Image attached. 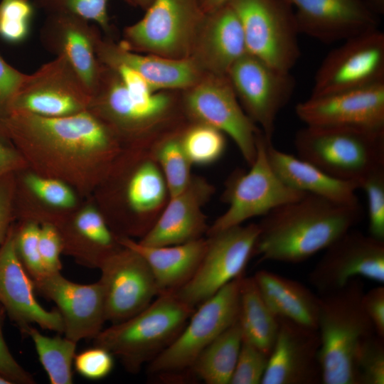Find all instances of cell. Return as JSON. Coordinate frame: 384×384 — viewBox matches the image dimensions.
Returning a JSON list of instances; mask_svg holds the SVG:
<instances>
[{"instance_id": "32", "label": "cell", "mask_w": 384, "mask_h": 384, "mask_svg": "<svg viewBox=\"0 0 384 384\" xmlns=\"http://www.w3.org/2000/svg\"><path fill=\"white\" fill-rule=\"evenodd\" d=\"M253 278L265 301L278 317L317 329L318 294L297 280L267 270L257 271Z\"/></svg>"}, {"instance_id": "9", "label": "cell", "mask_w": 384, "mask_h": 384, "mask_svg": "<svg viewBox=\"0 0 384 384\" xmlns=\"http://www.w3.org/2000/svg\"><path fill=\"white\" fill-rule=\"evenodd\" d=\"M267 142L260 132L257 138L256 156L250 170H238L228 178L223 194L228 209L208 227V236L242 225L254 217H262L306 193L289 186L276 174L267 157Z\"/></svg>"}, {"instance_id": "36", "label": "cell", "mask_w": 384, "mask_h": 384, "mask_svg": "<svg viewBox=\"0 0 384 384\" xmlns=\"http://www.w3.org/2000/svg\"><path fill=\"white\" fill-rule=\"evenodd\" d=\"M151 154L163 174L169 198L185 190L193 176L192 164L183 149L180 135L164 137L156 143Z\"/></svg>"}, {"instance_id": "39", "label": "cell", "mask_w": 384, "mask_h": 384, "mask_svg": "<svg viewBox=\"0 0 384 384\" xmlns=\"http://www.w3.org/2000/svg\"><path fill=\"white\" fill-rule=\"evenodd\" d=\"M40 225L31 220H21L14 228V245L16 254L26 272L33 280L46 274L38 248Z\"/></svg>"}, {"instance_id": "11", "label": "cell", "mask_w": 384, "mask_h": 384, "mask_svg": "<svg viewBox=\"0 0 384 384\" xmlns=\"http://www.w3.org/2000/svg\"><path fill=\"white\" fill-rule=\"evenodd\" d=\"M242 276L228 283L195 309L178 336L149 362L150 373L169 375L190 370L201 351L238 320Z\"/></svg>"}, {"instance_id": "45", "label": "cell", "mask_w": 384, "mask_h": 384, "mask_svg": "<svg viewBox=\"0 0 384 384\" xmlns=\"http://www.w3.org/2000/svg\"><path fill=\"white\" fill-rule=\"evenodd\" d=\"M38 248L43 267L46 274L60 272L63 244L58 228L53 224L40 225Z\"/></svg>"}, {"instance_id": "17", "label": "cell", "mask_w": 384, "mask_h": 384, "mask_svg": "<svg viewBox=\"0 0 384 384\" xmlns=\"http://www.w3.org/2000/svg\"><path fill=\"white\" fill-rule=\"evenodd\" d=\"M324 250L308 276L319 296L338 290L354 278L384 284V240L352 228Z\"/></svg>"}, {"instance_id": "15", "label": "cell", "mask_w": 384, "mask_h": 384, "mask_svg": "<svg viewBox=\"0 0 384 384\" xmlns=\"http://www.w3.org/2000/svg\"><path fill=\"white\" fill-rule=\"evenodd\" d=\"M316 71L311 97L384 82V33L378 28L342 41Z\"/></svg>"}, {"instance_id": "50", "label": "cell", "mask_w": 384, "mask_h": 384, "mask_svg": "<svg viewBox=\"0 0 384 384\" xmlns=\"http://www.w3.org/2000/svg\"><path fill=\"white\" fill-rule=\"evenodd\" d=\"M25 168L26 163L19 153L0 142V178Z\"/></svg>"}, {"instance_id": "31", "label": "cell", "mask_w": 384, "mask_h": 384, "mask_svg": "<svg viewBox=\"0 0 384 384\" xmlns=\"http://www.w3.org/2000/svg\"><path fill=\"white\" fill-rule=\"evenodd\" d=\"M119 241L146 260L159 294L176 292L186 284L196 272L207 247L204 238L166 246H146L125 237H119Z\"/></svg>"}, {"instance_id": "37", "label": "cell", "mask_w": 384, "mask_h": 384, "mask_svg": "<svg viewBox=\"0 0 384 384\" xmlns=\"http://www.w3.org/2000/svg\"><path fill=\"white\" fill-rule=\"evenodd\" d=\"M225 135L213 127L196 122L180 134V139L191 164L205 166L217 161L224 154Z\"/></svg>"}, {"instance_id": "49", "label": "cell", "mask_w": 384, "mask_h": 384, "mask_svg": "<svg viewBox=\"0 0 384 384\" xmlns=\"http://www.w3.org/2000/svg\"><path fill=\"white\" fill-rule=\"evenodd\" d=\"M362 304L376 334L384 338V287L380 284L365 292Z\"/></svg>"}, {"instance_id": "3", "label": "cell", "mask_w": 384, "mask_h": 384, "mask_svg": "<svg viewBox=\"0 0 384 384\" xmlns=\"http://www.w3.org/2000/svg\"><path fill=\"white\" fill-rule=\"evenodd\" d=\"M167 195L164 177L151 151L123 148L91 198L118 237L133 239L150 230Z\"/></svg>"}, {"instance_id": "1", "label": "cell", "mask_w": 384, "mask_h": 384, "mask_svg": "<svg viewBox=\"0 0 384 384\" xmlns=\"http://www.w3.org/2000/svg\"><path fill=\"white\" fill-rule=\"evenodd\" d=\"M10 139L26 167L90 198L123 149L112 132L88 110L51 117L13 110L0 134Z\"/></svg>"}, {"instance_id": "7", "label": "cell", "mask_w": 384, "mask_h": 384, "mask_svg": "<svg viewBox=\"0 0 384 384\" xmlns=\"http://www.w3.org/2000/svg\"><path fill=\"white\" fill-rule=\"evenodd\" d=\"M294 143L299 158L358 186L384 169V130L306 125L297 132Z\"/></svg>"}, {"instance_id": "44", "label": "cell", "mask_w": 384, "mask_h": 384, "mask_svg": "<svg viewBox=\"0 0 384 384\" xmlns=\"http://www.w3.org/2000/svg\"><path fill=\"white\" fill-rule=\"evenodd\" d=\"M113 356L107 349L94 346L76 354L73 364L81 376L97 380L107 377L113 370Z\"/></svg>"}, {"instance_id": "8", "label": "cell", "mask_w": 384, "mask_h": 384, "mask_svg": "<svg viewBox=\"0 0 384 384\" xmlns=\"http://www.w3.org/2000/svg\"><path fill=\"white\" fill-rule=\"evenodd\" d=\"M206 16L201 0H154L142 19L124 28L119 43L134 52L190 58Z\"/></svg>"}, {"instance_id": "40", "label": "cell", "mask_w": 384, "mask_h": 384, "mask_svg": "<svg viewBox=\"0 0 384 384\" xmlns=\"http://www.w3.org/2000/svg\"><path fill=\"white\" fill-rule=\"evenodd\" d=\"M33 13L28 0H1L0 36L9 43L23 41L28 36Z\"/></svg>"}, {"instance_id": "51", "label": "cell", "mask_w": 384, "mask_h": 384, "mask_svg": "<svg viewBox=\"0 0 384 384\" xmlns=\"http://www.w3.org/2000/svg\"><path fill=\"white\" fill-rule=\"evenodd\" d=\"M229 0H201V5L206 14H210L225 5Z\"/></svg>"}, {"instance_id": "27", "label": "cell", "mask_w": 384, "mask_h": 384, "mask_svg": "<svg viewBox=\"0 0 384 384\" xmlns=\"http://www.w3.org/2000/svg\"><path fill=\"white\" fill-rule=\"evenodd\" d=\"M48 14L41 30L42 45L56 56L65 57L91 93L100 67L95 53L100 31L88 21L73 14Z\"/></svg>"}, {"instance_id": "30", "label": "cell", "mask_w": 384, "mask_h": 384, "mask_svg": "<svg viewBox=\"0 0 384 384\" xmlns=\"http://www.w3.org/2000/svg\"><path fill=\"white\" fill-rule=\"evenodd\" d=\"M270 163L279 177L289 186L341 204L359 203L358 183L335 178L314 164L275 148L267 143Z\"/></svg>"}, {"instance_id": "12", "label": "cell", "mask_w": 384, "mask_h": 384, "mask_svg": "<svg viewBox=\"0 0 384 384\" xmlns=\"http://www.w3.org/2000/svg\"><path fill=\"white\" fill-rule=\"evenodd\" d=\"M257 223L237 225L208 236L207 247L193 277L174 292L183 302L196 308L244 270L259 235Z\"/></svg>"}, {"instance_id": "10", "label": "cell", "mask_w": 384, "mask_h": 384, "mask_svg": "<svg viewBox=\"0 0 384 384\" xmlns=\"http://www.w3.org/2000/svg\"><path fill=\"white\" fill-rule=\"evenodd\" d=\"M244 33L247 53L290 71L301 56L294 7L288 0H229Z\"/></svg>"}, {"instance_id": "23", "label": "cell", "mask_w": 384, "mask_h": 384, "mask_svg": "<svg viewBox=\"0 0 384 384\" xmlns=\"http://www.w3.org/2000/svg\"><path fill=\"white\" fill-rule=\"evenodd\" d=\"M300 34L324 43L343 41L378 28V16L362 0H288Z\"/></svg>"}, {"instance_id": "25", "label": "cell", "mask_w": 384, "mask_h": 384, "mask_svg": "<svg viewBox=\"0 0 384 384\" xmlns=\"http://www.w3.org/2000/svg\"><path fill=\"white\" fill-rule=\"evenodd\" d=\"M98 61L108 67L127 65L139 73L154 91L189 89L206 73L192 58L173 59L154 54H141L119 43L102 38L95 43Z\"/></svg>"}, {"instance_id": "21", "label": "cell", "mask_w": 384, "mask_h": 384, "mask_svg": "<svg viewBox=\"0 0 384 384\" xmlns=\"http://www.w3.org/2000/svg\"><path fill=\"white\" fill-rule=\"evenodd\" d=\"M278 318V332L261 384L321 383L317 329Z\"/></svg>"}, {"instance_id": "16", "label": "cell", "mask_w": 384, "mask_h": 384, "mask_svg": "<svg viewBox=\"0 0 384 384\" xmlns=\"http://www.w3.org/2000/svg\"><path fill=\"white\" fill-rule=\"evenodd\" d=\"M91 93L85 82L63 56L26 74L12 105L13 110L59 117L87 110Z\"/></svg>"}, {"instance_id": "5", "label": "cell", "mask_w": 384, "mask_h": 384, "mask_svg": "<svg viewBox=\"0 0 384 384\" xmlns=\"http://www.w3.org/2000/svg\"><path fill=\"white\" fill-rule=\"evenodd\" d=\"M195 309L175 293L159 294L139 313L102 329L93 345L107 349L128 372L137 373L174 341Z\"/></svg>"}, {"instance_id": "13", "label": "cell", "mask_w": 384, "mask_h": 384, "mask_svg": "<svg viewBox=\"0 0 384 384\" xmlns=\"http://www.w3.org/2000/svg\"><path fill=\"white\" fill-rule=\"evenodd\" d=\"M227 76L245 112L272 142L277 116L296 87L294 76L248 53L232 65Z\"/></svg>"}, {"instance_id": "35", "label": "cell", "mask_w": 384, "mask_h": 384, "mask_svg": "<svg viewBox=\"0 0 384 384\" xmlns=\"http://www.w3.org/2000/svg\"><path fill=\"white\" fill-rule=\"evenodd\" d=\"M25 334L32 339L50 383H73L72 366L76 355L77 343L65 336H45L31 326Z\"/></svg>"}, {"instance_id": "6", "label": "cell", "mask_w": 384, "mask_h": 384, "mask_svg": "<svg viewBox=\"0 0 384 384\" xmlns=\"http://www.w3.org/2000/svg\"><path fill=\"white\" fill-rule=\"evenodd\" d=\"M172 97L157 91L138 96L125 87L117 71L100 63L87 110L114 134L123 148L145 149L151 132L172 111Z\"/></svg>"}, {"instance_id": "19", "label": "cell", "mask_w": 384, "mask_h": 384, "mask_svg": "<svg viewBox=\"0 0 384 384\" xmlns=\"http://www.w3.org/2000/svg\"><path fill=\"white\" fill-rule=\"evenodd\" d=\"M295 112L306 126L384 130V82L310 96Z\"/></svg>"}, {"instance_id": "46", "label": "cell", "mask_w": 384, "mask_h": 384, "mask_svg": "<svg viewBox=\"0 0 384 384\" xmlns=\"http://www.w3.org/2000/svg\"><path fill=\"white\" fill-rule=\"evenodd\" d=\"M26 75L0 55V134L6 119L12 112L14 100Z\"/></svg>"}, {"instance_id": "22", "label": "cell", "mask_w": 384, "mask_h": 384, "mask_svg": "<svg viewBox=\"0 0 384 384\" xmlns=\"http://www.w3.org/2000/svg\"><path fill=\"white\" fill-rule=\"evenodd\" d=\"M11 226L0 247V304L25 334L32 324L42 329L63 333V322L57 309H44L36 298L33 281L19 260Z\"/></svg>"}, {"instance_id": "53", "label": "cell", "mask_w": 384, "mask_h": 384, "mask_svg": "<svg viewBox=\"0 0 384 384\" xmlns=\"http://www.w3.org/2000/svg\"><path fill=\"white\" fill-rule=\"evenodd\" d=\"M134 5L139 6L143 9H147L154 0H132Z\"/></svg>"}, {"instance_id": "52", "label": "cell", "mask_w": 384, "mask_h": 384, "mask_svg": "<svg viewBox=\"0 0 384 384\" xmlns=\"http://www.w3.org/2000/svg\"><path fill=\"white\" fill-rule=\"evenodd\" d=\"M362 1L376 16L384 14V0H362Z\"/></svg>"}, {"instance_id": "24", "label": "cell", "mask_w": 384, "mask_h": 384, "mask_svg": "<svg viewBox=\"0 0 384 384\" xmlns=\"http://www.w3.org/2000/svg\"><path fill=\"white\" fill-rule=\"evenodd\" d=\"M214 191L207 181L193 176L185 190L169 198L154 224L138 242L146 246H166L203 238L208 226L202 208Z\"/></svg>"}, {"instance_id": "34", "label": "cell", "mask_w": 384, "mask_h": 384, "mask_svg": "<svg viewBox=\"0 0 384 384\" xmlns=\"http://www.w3.org/2000/svg\"><path fill=\"white\" fill-rule=\"evenodd\" d=\"M242 343L238 320L201 351L190 370L207 384H230Z\"/></svg>"}, {"instance_id": "4", "label": "cell", "mask_w": 384, "mask_h": 384, "mask_svg": "<svg viewBox=\"0 0 384 384\" xmlns=\"http://www.w3.org/2000/svg\"><path fill=\"white\" fill-rule=\"evenodd\" d=\"M361 278L319 296L317 331L323 384H359L357 359L364 342L375 334L366 314Z\"/></svg>"}, {"instance_id": "48", "label": "cell", "mask_w": 384, "mask_h": 384, "mask_svg": "<svg viewBox=\"0 0 384 384\" xmlns=\"http://www.w3.org/2000/svg\"><path fill=\"white\" fill-rule=\"evenodd\" d=\"M13 174L0 178V247L11 228L14 217L15 181Z\"/></svg>"}, {"instance_id": "14", "label": "cell", "mask_w": 384, "mask_h": 384, "mask_svg": "<svg viewBox=\"0 0 384 384\" xmlns=\"http://www.w3.org/2000/svg\"><path fill=\"white\" fill-rule=\"evenodd\" d=\"M184 105L196 121L229 136L250 166L257 154V138L262 131L241 107L227 75L206 73L188 89Z\"/></svg>"}, {"instance_id": "38", "label": "cell", "mask_w": 384, "mask_h": 384, "mask_svg": "<svg viewBox=\"0 0 384 384\" xmlns=\"http://www.w3.org/2000/svg\"><path fill=\"white\" fill-rule=\"evenodd\" d=\"M109 0H36L35 4L48 14L66 13L98 24L105 32H110L107 15ZM134 5L132 0H124Z\"/></svg>"}, {"instance_id": "2", "label": "cell", "mask_w": 384, "mask_h": 384, "mask_svg": "<svg viewBox=\"0 0 384 384\" xmlns=\"http://www.w3.org/2000/svg\"><path fill=\"white\" fill-rule=\"evenodd\" d=\"M360 202L341 204L306 193L262 216L254 255L297 264L324 250L363 218Z\"/></svg>"}, {"instance_id": "54", "label": "cell", "mask_w": 384, "mask_h": 384, "mask_svg": "<svg viewBox=\"0 0 384 384\" xmlns=\"http://www.w3.org/2000/svg\"><path fill=\"white\" fill-rule=\"evenodd\" d=\"M0 384H11V383L0 375Z\"/></svg>"}, {"instance_id": "18", "label": "cell", "mask_w": 384, "mask_h": 384, "mask_svg": "<svg viewBox=\"0 0 384 384\" xmlns=\"http://www.w3.org/2000/svg\"><path fill=\"white\" fill-rule=\"evenodd\" d=\"M99 270L105 319L112 324L139 313L159 294L149 265L132 248L122 245Z\"/></svg>"}, {"instance_id": "28", "label": "cell", "mask_w": 384, "mask_h": 384, "mask_svg": "<svg viewBox=\"0 0 384 384\" xmlns=\"http://www.w3.org/2000/svg\"><path fill=\"white\" fill-rule=\"evenodd\" d=\"M246 53L242 25L229 4L206 14L191 56L206 73L227 75L232 65Z\"/></svg>"}, {"instance_id": "41", "label": "cell", "mask_w": 384, "mask_h": 384, "mask_svg": "<svg viewBox=\"0 0 384 384\" xmlns=\"http://www.w3.org/2000/svg\"><path fill=\"white\" fill-rule=\"evenodd\" d=\"M366 196L369 235L384 240V169L378 170L359 183Z\"/></svg>"}, {"instance_id": "20", "label": "cell", "mask_w": 384, "mask_h": 384, "mask_svg": "<svg viewBox=\"0 0 384 384\" xmlns=\"http://www.w3.org/2000/svg\"><path fill=\"white\" fill-rule=\"evenodd\" d=\"M35 289L53 302L63 322L65 336L76 343L93 339L105 319L103 290L99 281L82 284L64 277L60 272L33 280Z\"/></svg>"}, {"instance_id": "33", "label": "cell", "mask_w": 384, "mask_h": 384, "mask_svg": "<svg viewBox=\"0 0 384 384\" xmlns=\"http://www.w3.org/2000/svg\"><path fill=\"white\" fill-rule=\"evenodd\" d=\"M238 323L242 341L269 355L278 332L279 318L265 301L253 277L242 276L240 279Z\"/></svg>"}, {"instance_id": "47", "label": "cell", "mask_w": 384, "mask_h": 384, "mask_svg": "<svg viewBox=\"0 0 384 384\" xmlns=\"http://www.w3.org/2000/svg\"><path fill=\"white\" fill-rule=\"evenodd\" d=\"M4 311L0 304V375L9 380L11 384L36 383L32 375L16 361L6 343L2 333Z\"/></svg>"}, {"instance_id": "43", "label": "cell", "mask_w": 384, "mask_h": 384, "mask_svg": "<svg viewBox=\"0 0 384 384\" xmlns=\"http://www.w3.org/2000/svg\"><path fill=\"white\" fill-rule=\"evenodd\" d=\"M268 357L259 348L242 341L230 384H261Z\"/></svg>"}, {"instance_id": "42", "label": "cell", "mask_w": 384, "mask_h": 384, "mask_svg": "<svg viewBox=\"0 0 384 384\" xmlns=\"http://www.w3.org/2000/svg\"><path fill=\"white\" fill-rule=\"evenodd\" d=\"M359 384L384 383V338L376 334L362 345L357 359Z\"/></svg>"}, {"instance_id": "29", "label": "cell", "mask_w": 384, "mask_h": 384, "mask_svg": "<svg viewBox=\"0 0 384 384\" xmlns=\"http://www.w3.org/2000/svg\"><path fill=\"white\" fill-rule=\"evenodd\" d=\"M21 193V220L57 226L82 200L66 183L38 175L28 168L18 171Z\"/></svg>"}, {"instance_id": "26", "label": "cell", "mask_w": 384, "mask_h": 384, "mask_svg": "<svg viewBox=\"0 0 384 384\" xmlns=\"http://www.w3.org/2000/svg\"><path fill=\"white\" fill-rule=\"evenodd\" d=\"M60 233L63 254L79 265L100 269L103 262L122 245L102 213L90 198L55 226Z\"/></svg>"}]
</instances>
